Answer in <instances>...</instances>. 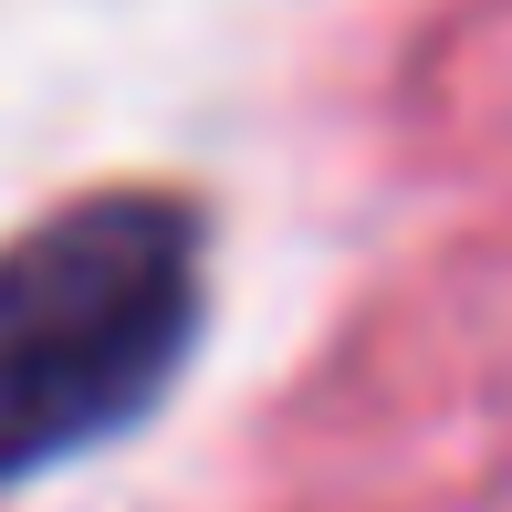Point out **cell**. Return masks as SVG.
I'll return each instance as SVG.
<instances>
[{
    "instance_id": "obj_1",
    "label": "cell",
    "mask_w": 512,
    "mask_h": 512,
    "mask_svg": "<svg viewBox=\"0 0 512 512\" xmlns=\"http://www.w3.org/2000/svg\"><path fill=\"white\" fill-rule=\"evenodd\" d=\"M199 335V209L105 189L0 251V481L136 429Z\"/></svg>"
}]
</instances>
